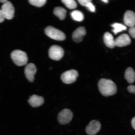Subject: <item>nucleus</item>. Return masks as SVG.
<instances>
[{
    "label": "nucleus",
    "mask_w": 135,
    "mask_h": 135,
    "mask_svg": "<svg viewBox=\"0 0 135 135\" xmlns=\"http://www.w3.org/2000/svg\"><path fill=\"white\" fill-rule=\"evenodd\" d=\"M98 85L101 94L105 97L114 95L117 92L116 84L109 79H101L99 81Z\"/></svg>",
    "instance_id": "f257e3e1"
},
{
    "label": "nucleus",
    "mask_w": 135,
    "mask_h": 135,
    "mask_svg": "<svg viewBox=\"0 0 135 135\" xmlns=\"http://www.w3.org/2000/svg\"><path fill=\"white\" fill-rule=\"evenodd\" d=\"M11 57L13 62L18 66H22L26 65L28 62L27 54L21 50L13 51L11 53Z\"/></svg>",
    "instance_id": "f03ea898"
},
{
    "label": "nucleus",
    "mask_w": 135,
    "mask_h": 135,
    "mask_svg": "<svg viewBox=\"0 0 135 135\" xmlns=\"http://www.w3.org/2000/svg\"><path fill=\"white\" fill-rule=\"evenodd\" d=\"M45 33L50 38L58 41H63L66 38L65 35L63 32L51 26L45 28Z\"/></svg>",
    "instance_id": "7ed1b4c3"
},
{
    "label": "nucleus",
    "mask_w": 135,
    "mask_h": 135,
    "mask_svg": "<svg viewBox=\"0 0 135 135\" xmlns=\"http://www.w3.org/2000/svg\"><path fill=\"white\" fill-rule=\"evenodd\" d=\"M78 75V73L77 71L71 70L67 71L62 74L61 79L64 83L70 84L75 81Z\"/></svg>",
    "instance_id": "20e7f679"
},
{
    "label": "nucleus",
    "mask_w": 135,
    "mask_h": 135,
    "mask_svg": "<svg viewBox=\"0 0 135 135\" xmlns=\"http://www.w3.org/2000/svg\"><path fill=\"white\" fill-rule=\"evenodd\" d=\"M64 54L63 49L58 45H53L49 50V56L50 59L58 61L60 60L63 58Z\"/></svg>",
    "instance_id": "39448f33"
},
{
    "label": "nucleus",
    "mask_w": 135,
    "mask_h": 135,
    "mask_svg": "<svg viewBox=\"0 0 135 135\" xmlns=\"http://www.w3.org/2000/svg\"><path fill=\"white\" fill-rule=\"evenodd\" d=\"M73 117V114L71 111L68 109H65L59 113L58 120L61 124H67L71 121Z\"/></svg>",
    "instance_id": "423d86ee"
},
{
    "label": "nucleus",
    "mask_w": 135,
    "mask_h": 135,
    "mask_svg": "<svg viewBox=\"0 0 135 135\" xmlns=\"http://www.w3.org/2000/svg\"><path fill=\"white\" fill-rule=\"evenodd\" d=\"M1 10L6 19L11 20L14 17L15 8L11 2L8 1L7 2L3 4L1 7Z\"/></svg>",
    "instance_id": "0eeeda50"
},
{
    "label": "nucleus",
    "mask_w": 135,
    "mask_h": 135,
    "mask_svg": "<svg viewBox=\"0 0 135 135\" xmlns=\"http://www.w3.org/2000/svg\"><path fill=\"white\" fill-rule=\"evenodd\" d=\"M101 124L99 121L93 120L86 128V132L89 135H95L100 130Z\"/></svg>",
    "instance_id": "6e6552de"
},
{
    "label": "nucleus",
    "mask_w": 135,
    "mask_h": 135,
    "mask_svg": "<svg viewBox=\"0 0 135 135\" xmlns=\"http://www.w3.org/2000/svg\"><path fill=\"white\" fill-rule=\"evenodd\" d=\"M37 71L36 66L33 63L27 65L25 69V77L29 81L33 82L35 80L34 76Z\"/></svg>",
    "instance_id": "1a4fd4ad"
},
{
    "label": "nucleus",
    "mask_w": 135,
    "mask_h": 135,
    "mask_svg": "<svg viewBox=\"0 0 135 135\" xmlns=\"http://www.w3.org/2000/svg\"><path fill=\"white\" fill-rule=\"evenodd\" d=\"M129 36L126 34H123L118 37L115 40V46L119 47L126 46L131 43Z\"/></svg>",
    "instance_id": "9d476101"
},
{
    "label": "nucleus",
    "mask_w": 135,
    "mask_h": 135,
    "mask_svg": "<svg viewBox=\"0 0 135 135\" xmlns=\"http://www.w3.org/2000/svg\"><path fill=\"white\" fill-rule=\"evenodd\" d=\"M86 32L84 27H80L77 28L74 32L72 35V38L74 41L76 43H79L82 41Z\"/></svg>",
    "instance_id": "9b49d317"
},
{
    "label": "nucleus",
    "mask_w": 135,
    "mask_h": 135,
    "mask_svg": "<svg viewBox=\"0 0 135 135\" xmlns=\"http://www.w3.org/2000/svg\"><path fill=\"white\" fill-rule=\"evenodd\" d=\"M124 21L126 25L130 27L135 26V13L132 11H126L124 15Z\"/></svg>",
    "instance_id": "f8f14e48"
},
{
    "label": "nucleus",
    "mask_w": 135,
    "mask_h": 135,
    "mask_svg": "<svg viewBox=\"0 0 135 135\" xmlns=\"http://www.w3.org/2000/svg\"><path fill=\"white\" fill-rule=\"evenodd\" d=\"M28 102L30 105L33 107H39L44 102V98L37 95H33L30 97L28 99Z\"/></svg>",
    "instance_id": "ddd939ff"
},
{
    "label": "nucleus",
    "mask_w": 135,
    "mask_h": 135,
    "mask_svg": "<svg viewBox=\"0 0 135 135\" xmlns=\"http://www.w3.org/2000/svg\"><path fill=\"white\" fill-rule=\"evenodd\" d=\"M104 41L106 46L109 48H113L115 46V40L113 35L108 32L104 33Z\"/></svg>",
    "instance_id": "4468645a"
},
{
    "label": "nucleus",
    "mask_w": 135,
    "mask_h": 135,
    "mask_svg": "<svg viewBox=\"0 0 135 135\" xmlns=\"http://www.w3.org/2000/svg\"><path fill=\"white\" fill-rule=\"evenodd\" d=\"M125 78L129 83H134L135 81V72L134 69L129 67L126 69L125 73Z\"/></svg>",
    "instance_id": "2eb2a0df"
},
{
    "label": "nucleus",
    "mask_w": 135,
    "mask_h": 135,
    "mask_svg": "<svg viewBox=\"0 0 135 135\" xmlns=\"http://www.w3.org/2000/svg\"><path fill=\"white\" fill-rule=\"evenodd\" d=\"M67 11L63 7H58L55 8L54 10V13L56 16L58 17L60 20L65 19L66 16Z\"/></svg>",
    "instance_id": "dca6fc26"
},
{
    "label": "nucleus",
    "mask_w": 135,
    "mask_h": 135,
    "mask_svg": "<svg viewBox=\"0 0 135 135\" xmlns=\"http://www.w3.org/2000/svg\"><path fill=\"white\" fill-rule=\"evenodd\" d=\"M71 16L74 21L81 22L83 21L84 16L83 13L78 10H75L70 13Z\"/></svg>",
    "instance_id": "f3484780"
},
{
    "label": "nucleus",
    "mask_w": 135,
    "mask_h": 135,
    "mask_svg": "<svg viewBox=\"0 0 135 135\" xmlns=\"http://www.w3.org/2000/svg\"><path fill=\"white\" fill-rule=\"evenodd\" d=\"M113 29V31L114 34H117L118 33L122 32L124 30H126L127 27L126 26L121 23H115L111 25Z\"/></svg>",
    "instance_id": "a211bd4d"
},
{
    "label": "nucleus",
    "mask_w": 135,
    "mask_h": 135,
    "mask_svg": "<svg viewBox=\"0 0 135 135\" xmlns=\"http://www.w3.org/2000/svg\"><path fill=\"white\" fill-rule=\"evenodd\" d=\"M61 1L69 9H75L77 7V3L74 0H62Z\"/></svg>",
    "instance_id": "6ab92c4d"
},
{
    "label": "nucleus",
    "mask_w": 135,
    "mask_h": 135,
    "mask_svg": "<svg viewBox=\"0 0 135 135\" xmlns=\"http://www.w3.org/2000/svg\"><path fill=\"white\" fill-rule=\"evenodd\" d=\"M46 0H29L30 4L33 6L40 7L43 6L46 3Z\"/></svg>",
    "instance_id": "aec40b11"
},
{
    "label": "nucleus",
    "mask_w": 135,
    "mask_h": 135,
    "mask_svg": "<svg viewBox=\"0 0 135 135\" xmlns=\"http://www.w3.org/2000/svg\"><path fill=\"white\" fill-rule=\"evenodd\" d=\"M86 7L88 9L89 11L91 12H94L95 11V6L92 4V2L89 3Z\"/></svg>",
    "instance_id": "412c9836"
},
{
    "label": "nucleus",
    "mask_w": 135,
    "mask_h": 135,
    "mask_svg": "<svg viewBox=\"0 0 135 135\" xmlns=\"http://www.w3.org/2000/svg\"><path fill=\"white\" fill-rule=\"evenodd\" d=\"M91 0H78V2L83 6L86 7L89 3L92 2Z\"/></svg>",
    "instance_id": "4be33fe9"
},
{
    "label": "nucleus",
    "mask_w": 135,
    "mask_h": 135,
    "mask_svg": "<svg viewBox=\"0 0 135 135\" xmlns=\"http://www.w3.org/2000/svg\"><path fill=\"white\" fill-rule=\"evenodd\" d=\"M129 31L131 36L132 38H135V27H131Z\"/></svg>",
    "instance_id": "5701e85b"
},
{
    "label": "nucleus",
    "mask_w": 135,
    "mask_h": 135,
    "mask_svg": "<svg viewBox=\"0 0 135 135\" xmlns=\"http://www.w3.org/2000/svg\"><path fill=\"white\" fill-rule=\"evenodd\" d=\"M128 91L130 93L135 94V86L134 85H130L127 88Z\"/></svg>",
    "instance_id": "b1692460"
},
{
    "label": "nucleus",
    "mask_w": 135,
    "mask_h": 135,
    "mask_svg": "<svg viewBox=\"0 0 135 135\" xmlns=\"http://www.w3.org/2000/svg\"><path fill=\"white\" fill-rule=\"evenodd\" d=\"M5 17L4 13L1 9H0V23H2L4 21Z\"/></svg>",
    "instance_id": "393cba45"
},
{
    "label": "nucleus",
    "mask_w": 135,
    "mask_h": 135,
    "mask_svg": "<svg viewBox=\"0 0 135 135\" xmlns=\"http://www.w3.org/2000/svg\"><path fill=\"white\" fill-rule=\"evenodd\" d=\"M131 124L133 129L135 130V117L132 120Z\"/></svg>",
    "instance_id": "a878e982"
},
{
    "label": "nucleus",
    "mask_w": 135,
    "mask_h": 135,
    "mask_svg": "<svg viewBox=\"0 0 135 135\" xmlns=\"http://www.w3.org/2000/svg\"><path fill=\"white\" fill-rule=\"evenodd\" d=\"M7 0H0V2L3 3V4L7 2Z\"/></svg>",
    "instance_id": "bb28decb"
},
{
    "label": "nucleus",
    "mask_w": 135,
    "mask_h": 135,
    "mask_svg": "<svg viewBox=\"0 0 135 135\" xmlns=\"http://www.w3.org/2000/svg\"><path fill=\"white\" fill-rule=\"evenodd\" d=\"M102 1L105 3H107L108 2V1H107V0H102Z\"/></svg>",
    "instance_id": "cd10ccee"
}]
</instances>
